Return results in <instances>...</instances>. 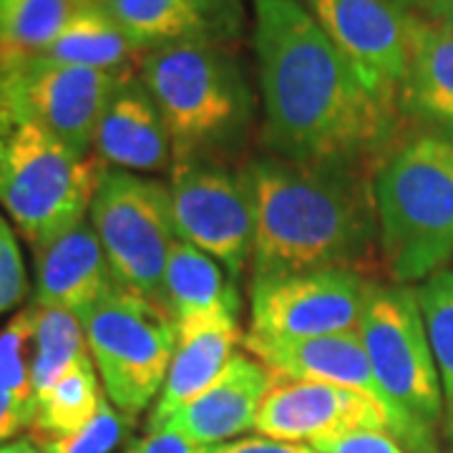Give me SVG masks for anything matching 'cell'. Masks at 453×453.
I'll return each mask as SVG.
<instances>
[{
  "instance_id": "obj_37",
  "label": "cell",
  "mask_w": 453,
  "mask_h": 453,
  "mask_svg": "<svg viewBox=\"0 0 453 453\" xmlns=\"http://www.w3.org/2000/svg\"><path fill=\"white\" fill-rule=\"evenodd\" d=\"M76 5H83V3H101V0H73Z\"/></svg>"
},
{
  "instance_id": "obj_11",
  "label": "cell",
  "mask_w": 453,
  "mask_h": 453,
  "mask_svg": "<svg viewBox=\"0 0 453 453\" xmlns=\"http://www.w3.org/2000/svg\"><path fill=\"white\" fill-rule=\"evenodd\" d=\"M0 65L3 81L20 109L83 159L94 151L98 121L116 86L131 73L58 64L41 56L3 61Z\"/></svg>"
},
{
  "instance_id": "obj_19",
  "label": "cell",
  "mask_w": 453,
  "mask_h": 453,
  "mask_svg": "<svg viewBox=\"0 0 453 453\" xmlns=\"http://www.w3.org/2000/svg\"><path fill=\"white\" fill-rule=\"evenodd\" d=\"M164 308L181 327L240 323V282L195 244L177 240L164 270Z\"/></svg>"
},
{
  "instance_id": "obj_2",
  "label": "cell",
  "mask_w": 453,
  "mask_h": 453,
  "mask_svg": "<svg viewBox=\"0 0 453 453\" xmlns=\"http://www.w3.org/2000/svg\"><path fill=\"white\" fill-rule=\"evenodd\" d=\"M252 217V280L318 270L363 273L375 257L378 214L368 164L259 157L242 169ZM365 275V273H363Z\"/></svg>"
},
{
  "instance_id": "obj_25",
  "label": "cell",
  "mask_w": 453,
  "mask_h": 453,
  "mask_svg": "<svg viewBox=\"0 0 453 453\" xmlns=\"http://www.w3.org/2000/svg\"><path fill=\"white\" fill-rule=\"evenodd\" d=\"M73 11V0H0V64L43 53Z\"/></svg>"
},
{
  "instance_id": "obj_8",
  "label": "cell",
  "mask_w": 453,
  "mask_h": 453,
  "mask_svg": "<svg viewBox=\"0 0 453 453\" xmlns=\"http://www.w3.org/2000/svg\"><path fill=\"white\" fill-rule=\"evenodd\" d=\"M116 282L164 308V270L177 242L169 187L124 169H104L88 210Z\"/></svg>"
},
{
  "instance_id": "obj_27",
  "label": "cell",
  "mask_w": 453,
  "mask_h": 453,
  "mask_svg": "<svg viewBox=\"0 0 453 453\" xmlns=\"http://www.w3.org/2000/svg\"><path fill=\"white\" fill-rule=\"evenodd\" d=\"M33 308H23L0 330V390L11 393L20 403L33 405Z\"/></svg>"
},
{
  "instance_id": "obj_24",
  "label": "cell",
  "mask_w": 453,
  "mask_h": 453,
  "mask_svg": "<svg viewBox=\"0 0 453 453\" xmlns=\"http://www.w3.org/2000/svg\"><path fill=\"white\" fill-rule=\"evenodd\" d=\"M33 308V395L53 388L65 372L91 357L81 318L65 310Z\"/></svg>"
},
{
  "instance_id": "obj_13",
  "label": "cell",
  "mask_w": 453,
  "mask_h": 453,
  "mask_svg": "<svg viewBox=\"0 0 453 453\" xmlns=\"http://www.w3.org/2000/svg\"><path fill=\"white\" fill-rule=\"evenodd\" d=\"M363 428L390 434L388 413L372 398L356 390L315 380H292L270 372V388L255 421L259 436L288 443H312L318 438Z\"/></svg>"
},
{
  "instance_id": "obj_17",
  "label": "cell",
  "mask_w": 453,
  "mask_h": 453,
  "mask_svg": "<svg viewBox=\"0 0 453 453\" xmlns=\"http://www.w3.org/2000/svg\"><path fill=\"white\" fill-rule=\"evenodd\" d=\"M94 154L98 162H106L111 169L149 174H159L169 169V162H174L162 111L142 76L134 71L119 81L98 121Z\"/></svg>"
},
{
  "instance_id": "obj_7",
  "label": "cell",
  "mask_w": 453,
  "mask_h": 453,
  "mask_svg": "<svg viewBox=\"0 0 453 453\" xmlns=\"http://www.w3.org/2000/svg\"><path fill=\"white\" fill-rule=\"evenodd\" d=\"M81 325L109 403L134 421L162 393L177 323L166 308L119 285L83 312Z\"/></svg>"
},
{
  "instance_id": "obj_29",
  "label": "cell",
  "mask_w": 453,
  "mask_h": 453,
  "mask_svg": "<svg viewBox=\"0 0 453 453\" xmlns=\"http://www.w3.org/2000/svg\"><path fill=\"white\" fill-rule=\"evenodd\" d=\"M28 292V275L20 257L16 232L0 214V315L18 308Z\"/></svg>"
},
{
  "instance_id": "obj_36",
  "label": "cell",
  "mask_w": 453,
  "mask_h": 453,
  "mask_svg": "<svg viewBox=\"0 0 453 453\" xmlns=\"http://www.w3.org/2000/svg\"><path fill=\"white\" fill-rule=\"evenodd\" d=\"M0 453H43V449L33 438H13L5 446H0Z\"/></svg>"
},
{
  "instance_id": "obj_28",
  "label": "cell",
  "mask_w": 453,
  "mask_h": 453,
  "mask_svg": "<svg viewBox=\"0 0 453 453\" xmlns=\"http://www.w3.org/2000/svg\"><path fill=\"white\" fill-rule=\"evenodd\" d=\"M129 418L119 413L109 401H104L98 413L83 426L81 431L58 438L35 441L43 453H111L129 428Z\"/></svg>"
},
{
  "instance_id": "obj_20",
  "label": "cell",
  "mask_w": 453,
  "mask_h": 453,
  "mask_svg": "<svg viewBox=\"0 0 453 453\" xmlns=\"http://www.w3.org/2000/svg\"><path fill=\"white\" fill-rule=\"evenodd\" d=\"M398 113L453 139V35L416 13Z\"/></svg>"
},
{
  "instance_id": "obj_21",
  "label": "cell",
  "mask_w": 453,
  "mask_h": 453,
  "mask_svg": "<svg viewBox=\"0 0 453 453\" xmlns=\"http://www.w3.org/2000/svg\"><path fill=\"white\" fill-rule=\"evenodd\" d=\"M177 353L166 372L164 388L149 413V431L162 428L179 408L195 401L225 371L226 363L237 356V345H244L240 323H211L181 327Z\"/></svg>"
},
{
  "instance_id": "obj_22",
  "label": "cell",
  "mask_w": 453,
  "mask_h": 453,
  "mask_svg": "<svg viewBox=\"0 0 453 453\" xmlns=\"http://www.w3.org/2000/svg\"><path fill=\"white\" fill-rule=\"evenodd\" d=\"M38 56L58 64L127 73L134 71V61H142L144 53L101 3H83L76 5L56 41Z\"/></svg>"
},
{
  "instance_id": "obj_30",
  "label": "cell",
  "mask_w": 453,
  "mask_h": 453,
  "mask_svg": "<svg viewBox=\"0 0 453 453\" xmlns=\"http://www.w3.org/2000/svg\"><path fill=\"white\" fill-rule=\"evenodd\" d=\"M318 453H408L388 431H348L310 443Z\"/></svg>"
},
{
  "instance_id": "obj_39",
  "label": "cell",
  "mask_w": 453,
  "mask_h": 453,
  "mask_svg": "<svg viewBox=\"0 0 453 453\" xmlns=\"http://www.w3.org/2000/svg\"><path fill=\"white\" fill-rule=\"evenodd\" d=\"M0 73H3V65H0Z\"/></svg>"
},
{
  "instance_id": "obj_26",
  "label": "cell",
  "mask_w": 453,
  "mask_h": 453,
  "mask_svg": "<svg viewBox=\"0 0 453 453\" xmlns=\"http://www.w3.org/2000/svg\"><path fill=\"white\" fill-rule=\"evenodd\" d=\"M426 335L436 360L446 403L453 413V270H441L416 288Z\"/></svg>"
},
{
  "instance_id": "obj_9",
  "label": "cell",
  "mask_w": 453,
  "mask_h": 453,
  "mask_svg": "<svg viewBox=\"0 0 453 453\" xmlns=\"http://www.w3.org/2000/svg\"><path fill=\"white\" fill-rule=\"evenodd\" d=\"M169 204L177 240L207 252L240 282L252 259L255 217L242 169L225 164H174Z\"/></svg>"
},
{
  "instance_id": "obj_15",
  "label": "cell",
  "mask_w": 453,
  "mask_h": 453,
  "mask_svg": "<svg viewBox=\"0 0 453 453\" xmlns=\"http://www.w3.org/2000/svg\"><path fill=\"white\" fill-rule=\"evenodd\" d=\"M142 53L174 43H232L244 23L242 0H101Z\"/></svg>"
},
{
  "instance_id": "obj_33",
  "label": "cell",
  "mask_w": 453,
  "mask_h": 453,
  "mask_svg": "<svg viewBox=\"0 0 453 453\" xmlns=\"http://www.w3.org/2000/svg\"><path fill=\"white\" fill-rule=\"evenodd\" d=\"M210 453H318L312 446L303 443H288V441H273V438H240L232 443L211 446Z\"/></svg>"
},
{
  "instance_id": "obj_16",
  "label": "cell",
  "mask_w": 453,
  "mask_h": 453,
  "mask_svg": "<svg viewBox=\"0 0 453 453\" xmlns=\"http://www.w3.org/2000/svg\"><path fill=\"white\" fill-rule=\"evenodd\" d=\"M119 282L88 219L71 226L53 242L35 250L31 305L65 310L81 318Z\"/></svg>"
},
{
  "instance_id": "obj_6",
  "label": "cell",
  "mask_w": 453,
  "mask_h": 453,
  "mask_svg": "<svg viewBox=\"0 0 453 453\" xmlns=\"http://www.w3.org/2000/svg\"><path fill=\"white\" fill-rule=\"evenodd\" d=\"M372 375L403 423L411 453H438L434 426L443 416V386L411 285L375 282L357 327Z\"/></svg>"
},
{
  "instance_id": "obj_35",
  "label": "cell",
  "mask_w": 453,
  "mask_h": 453,
  "mask_svg": "<svg viewBox=\"0 0 453 453\" xmlns=\"http://www.w3.org/2000/svg\"><path fill=\"white\" fill-rule=\"evenodd\" d=\"M401 5H403L405 11H411V13H416V16L428 18L434 11H436L438 5H443L446 0H398Z\"/></svg>"
},
{
  "instance_id": "obj_10",
  "label": "cell",
  "mask_w": 453,
  "mask_h": 453,
  "mask_svg": "<svg viewBox=\"0 0 453 453\" xmlns=\"http://www.w3.org/2000/svg\"><path fill=\"white\" fill-rule=\"evenodd\" d=\"M375 280L356 270H318L252 280L250 333L305 340L357 333Z\"/></svg>"
},
{
  "instance_id": "obj_23",
  "label": "cell",
  "mask_w": 453,
  "mask_h": 453,
  "mask_svg": "<svg viewBox=\"0 0 453 453\" xmlns=\"http://www.w3.org/2000/svg\"><path fill=\"white\" fill-rule=\"evenodd\" d=\"M96 365L91 357L81 360L46 393L35 398L31 434L35 441L58 438L81 431L104 403Z\"/></svg>"
},
{
  "instance_id": "obj_14",
  "label": "cell",
  "mask_w": 453,
  "mask_h": 453,
  "mask_svg": "<svg viewBox=\"0 0 453 453\" xmlns=\"http://www.w3.org/2000/svg\"><path fill=\"white\" fill-rule=\"evenodd\" d=\"M244 350L280 378L315 380V383H327L368 395L388 413L390 436L403 446V423L378 386L368 353L357 333H338V335L305 340L267 338L257 333H247Z\"/></svg>"
},
{
  "instance_id": "obj_32",
  "label": "cell",
  "mask_w": 453,
  "mask_h": 453,
  "mask_svg": "<svg viewBox=\"0 0 453 453\" xmlns=\"http://www.w3.org/2000/svg\"><path fill=\"white\" fill-rule=\"evenodd\" d=\"M33 405L20 403L11 393L0 390V446L13 441L23 428H31Z\"/></svg>"
},
{
  "instance_id": "obj_3",
  "label": "cell",
  "mask_w": 453,
  "mask_h": 453,
  "mask_svg": "<svg viewBox=\"0 0 453 453\" xmlns=\"http://www.w3.org/2000/svg\"><path fill=\"white\" fill-rule=\"evenodd\" d=\"M372 174L378 250L395 285L423 282L453 259V139L418 131L390 144Z\"/></svg>"
},
{
  "instance_id": "obj_38",
  "label": "cell",
  "mask_w": 453,
  "mask_h": 453,
  "mask_svg": "<svg viewBox=\"0 0 453 453\" xmlns=\"http://www.w3.org/2000/svg\"><path fill=\"white\" fill-rule=\"evenodd\" d=\"M451 431H453V413H451Z\"/></svg>"
},
{
  "instance_id": "obj_34",
  "label": "cell",
  "mask_w": 453,
  "mask_h": 453,
  "mask_svg": "<svg viewBox=\"0 0 453 453\" xmlns=\"http://www.w3.org/2000/svg\"><path fill=\"white\" fill-rule=\"evenodd\" d=\"M431 23H436L441 31H446L449 35H453V0H446L443 5H438L436 11L428 16Z\"/></svg>"
},
{
  "instance_id": "obj_1",
  "label": "cell",
  "mask_w": 453,
  "mask_h": 453,
  "mask_svg": "<svg viewBox=\"0 0 453 453\" xmlns=\"http://www.w3.org/2000/svg\"><path fill=\"white\" fill-rule=\"evenodd\" d=\"M265 144L292 162H378L398 113L360 83L303 0H252Z\"/></svg>"
},
{
  "instance_id": "obj_4",
  "label": "cell",
  "mask_w": 453,
  "mask_h": 453,
  "mask_svg": "<svg viewBox=\"0 0 453 453\" xmlns=\"http://www.w3.org/2000/svg\"><path fill=\"white\" fill-rule=\"evenodd\" d=\"M139 76L162 111L174 164H225L247 142L252 91L229 43L146 50Z\"/></svg>"
},
{
  "instance_id": "obj_31",
  "label": "cell",
  "mask_w": 453,
  "mask_h": 453,
  "mask_svg": "<svg viewBox=\"0 0 453 453\" xmlns=\"http://www.w3.org/2000/svg\"><path fill=\"white\" fill-rule=\"evenodd\" d=\"M210 449L207 446H196L187 436L177 434L174 428L162 426V428L149 431L136 443H131L127 453H210Z\"/></svg>"
},
{
  "instance_id": "obj_12",
  "label": "cell",
  "mask_w": 453,
  "mask_h": 453,
  "mask_svg": "<svg viewBox=\"0 0 453 453\" xmlns=\"http://www.w3.org/2000/svg\"><path fill=\"white\" fill-rule=\"evenodd\" d=\"M303 3L345 56V61L353 65L371 96L393 113H398V94L411 56L413 13L405 11L398 0Z\"/></svg>"
},
{
  "instance_id": "obj_5",
  "label": "cell",
  "mask_w": 453,
  "mask_h": 453,
  "mask_svg": "<svg viewBox=\"0 0 453 453\" xmlns=\"http://www.w3.org/2000/svg\"><path fill=\"white\" fill-rule=\"evenodd\" d=\"M101 174L23 111L0 73V207L33 250L86 219Z\"/></svg>"
},
{
  "instance_id": "obj_18",
  "label": "cell",
  "mask_w": 453,
  "mask_h": 453,
  "mask_svg": "<svg viewBox=\"0 0 453 453\" xmlns=\"http://www.w3.org/2000/svg\"><path fill=\"white\" fill-rule=\"evenodd\" d=\"M267 388L270 371L257 357L237 353L210 388L179 408L164 426L174 428L196 446H219L255 428Z\"/></svg>"
}]
</instances>
